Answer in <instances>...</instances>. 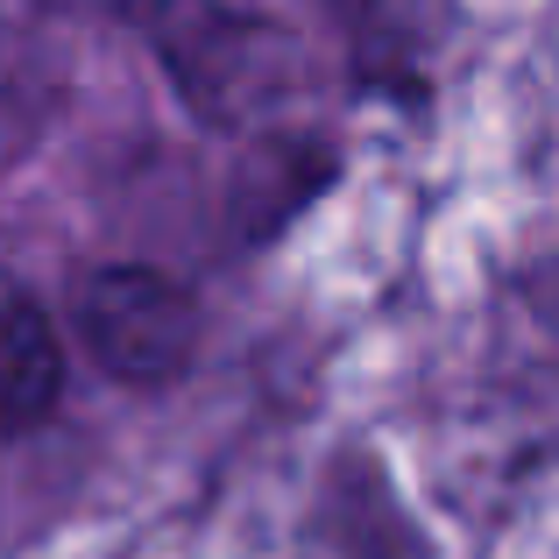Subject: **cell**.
I'll use <instances>...</instances> for the list:
<instances>
[{"mask_svg":"<svg viewBox=\"0 0 559 559\" xmlns=\"http://www.w3.org/2000/svg\"><path fill=\"white\" fill-rule=\"evenodd\" d=\"M347 79L382 99H418L453 28V0H333Z\"/></svg>","mask_w":559,"mask_h":559,"instance_id":"3","label":"cell"},{"mask_svg":"<svg viewBox=\"0 0 559 559\" xmlns=\"http://www.w3.org/2000/svg\"><path fill=\"white\" fill-rule=\"evenodd\" d=\"M64 396V347L36 290L0 276V432H43Z\"/></svg>","mask_w":559,"mask_h":559,"instance_id":"4","label":"cell"},{"mask_svg":"<svg viewBox=\"0 0 559 559\" xmlns=\"http://www.w3.org/2000/svg\"><path fill=\"white\" fill-rule=\"evenodd\" d=\"M142 28L164 50V71L178 79V93L213 128L241 121L298 85V71H290L298 50L284 28L255 22V14H227L219 0H150Z\"/></svg>","mask_w":559,"mask_h":559,"instance_id":"1","label":"cell"},{"mask_svg":"<svg viewBox=\"0 0 559 559\" xmlns=\"http://www.w3.org/2000/svg\"><path fill=\"white\" fill-rule=\"evenodd\" d=\"M79 341L114 382L164 390L199 355V298L156 262H99L79 284Z\"/></svg>","mask_w":559,"mask_h":559,"instance_id":"2","label":"cell"}]
</instances>
